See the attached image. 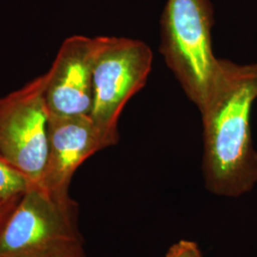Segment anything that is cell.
<instances>
[{
	"label": "cell",
	"mask_w": 257,
	"mask_h": 257,
	"mask_svg": "<svg viewBox=\"0 0 257 257\" xmlns=\"http://www.w3.org/2000/svg\"><path fill=\"white\" fill-rule=\"evenodd\" d=\"M109 147L90 115H50L48 156L39 185L58 201H74L69 188L74 173L89 157Z\"/></svg>",
	"instance_id": "6"
},
{
	"label": "cell",
	"mask_w": 257,
	"mask_h": 257,
	"mask_svg": "<svg viewBox=\"0 0 257 257\" xmlns=\"http://www.w3.org/2000/svg\"><path fill=\"white\" fill-rule=\"evenodd\" d=\"M211 0H167L160 19V46L168 68L186 95L202 106L218 60L212 51Z\"/></svg>",
	"instance_id": "2"
},
{
	"label": "cell",
	"mask_w": 257,
	"mask_h": 257,
	"mask_svg": "<svg viewBox=\"0 0 257 257\" xmlns=\"http://www.w3.org/2000/svg\"><path fill=\"white\" fill-rule=\"evenodd\" d=\"M99 37L73 36L65 39L47 72L46 101L50 115H90L92 72Z\"/></svg>",
	"instance_id": "7"
},
{
	"label": "cell",
	"mask_w": 257,
	"mask_h": 257,
	"mask_svg": "<svg viewBox=\"0 0 257 257\" xmlns=\"http://www.w3.org/2000/svg\"><path fill=\"white\" fill-rule=\"evenodd\" d=\"M22 194L15 195L9 198H0V230H2L5 223L8 220L10 215L15 210Z\"/></svg>",
	"instance_id": "10"
},
{
	"label": "cell",
	"mask_w": 257,
	"mask_h": 257,
	"mask_svg": "<svg viewBox=\"0 0 257 257\" xmlns=\"http://www.w3.org/2000/svg\"><path fill=\"white\" fill-rule=\"evenodd\" d=\"M48 74L0 98V157L39 184L48 156Z\"/></svg>",
	"instance_id": "5"
},
{
	"label": "cell",
	"mask_w": 257,
	"mask_h": 257,
	"mask_svg": "<svg viewBox=\"0 0 257 257\" xmlns=\"http://www.w3.org/2000/svg\"><path fill=\"white\" fill-rule=\"evenodd\" d=\"M164 257H203V254L197 243L183 239L172 245Z\"/></svg>",
	"instance_id": "9"
},
{
	"label": "cell",
	"mask_w": 257,
	"mask_h": 257,
	"mask_svg": "<svg viewBox=\"0 0 257 257\" xmlns=\"http://www.w3.org/2000/svg\"><path fill=\"white\" fill-rule=\"evenodd\" d=\"M154 55L145 42L99 37L92 72L91 118L111 146L118 143V120L127 102L147 83Z\"/></svg>",
	"instance_id": "4"
},
{
	"label": "cell",
	"mask_w": 257,
	"mask_h": 257,
	"mask_svg": "<svg viewBox=\"0 0 257 257\" xmlns=\"http://www.w3.org/2000/svg\"><path fill=\"white\" fill-rule=\"evenodd\" d=\"M83 247L77 204L30 183L0 230V257H44Z\"/></svg>",
	"instance_id": "3"
},
{
	"label": "cell",
	"mask_w": 257,
	"mask_h": 257,
	"mask_svg": "<svg viewBox=\"0 0 257 257\" xmlns=\"http://www.w3.org/2000/svg\"><path fill=\"white\" fill-rule=\"evenodd\" d=\"M44 257H88L86 255V252L84 250V248H74L72 250H68L65 251L62 253H58V254H55V255H50V256Z\"/></svg>",
	"instance_id": "11"
},
{
	"label": "cell",
	"mask_w": 257,
	"mask_h": 257,
	"mask_svg": "<svg viewBox=\"0 0 257 257\" xmlns=\"http://www.w3.org/2000/svg\"><path fill=\"white\" fill-rule=\"evenodd\" d=\"M30 181L18 170L0 157V198H9L25 193Z\"/></svg>",
	"instance_id": "8"
},
{
	"label": "cell",
	"mask_w": 257,
	"mask_h": 257,
	"mask_svg": "<svg viewBox=\"0 0 257 257\" xmlns=\"http://www.w3.org/2000/svg\"><path fill=\"white\" fill-rule=\"evenodd\" d=\"M257 100V63L218 66L209 92L198 109L203 123L202 171L210 193L239 197L257 184V151L250 113Z\"/></svg>",
	"instance_id": "1"
}]
</instances>
